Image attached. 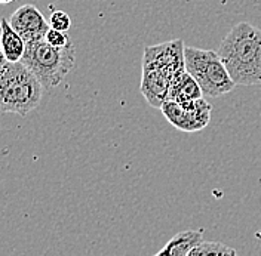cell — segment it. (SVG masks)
<instances>
[{"label":"cell","mask_w":261,"mask_h":256,"mask_svg":"<svg viewBox=\"0 0 261 256\" xmlns=\"http://www.w3.org/2000/svg\"><path fill=\"white\" fill-rule=\"evenodd\" d=\"M218 53L236 86L261 84V29L236 24L221 40Z\"/></svg>","instance_id":"obj_1"},{"label":"cell","mask_w":261,"mask_h":256,"mask_svg":"<svg viewBox=\"0 0 261 256\" xmlns=\"http://www.w3.org/2000/svg\"><path fill=\"white\" fill-rule=\"evenodd\" d=\"M43 84L22 63H8L0 76V111L27 116L39 107Z\"/></svg>","instance_id":"obj_2"},{"label":"cell","mask_w":261,"mask_h":256,"mask_svg":"<svg viewBox=\"0 0 261 256\" xmlns=\"http://www.w3.org/2000/svg\"><path fill=\"white\" fill-rule=\"evenodd\" d=\"M22 64L29 67L45 89H54L67 77L76 63L73 42L65 48H54L45 39L27 43Z\"/></svg>","instance_id":"obj_3"},{"label":"cell","mask_w":261,"mask_h":256,"mask_svg":"<svg viewBox=\"0 0 261 256\" xmlns=\"http://www.w3.org/2000/svg\"><path fill=\"white\" fill-rule=\"evenodd\" d=\"M184 60L186 71L197 81L205 96L217 98L234 89L236 83L228 74L218 52L186 46Z\"/></svg>","instance_id":"obj_4"},{"label":"cell","mask_w":261,"mask_h":256,"mask_svg":"<svg viewBox=\"0 0 261 256\" xmlns=\"http://www.w3.org/2000/svg\"><path fill=\"white\" fill-rule=\"evenodd\" d=\"M166 120L182 132H197L206 128L211 120L212 105L200 98L189 104H178L166 99L161 107Z\"/></svg>","instance_id":"obj_5"},{"label":"cell","mask_w":261,"mask_h":256,"mask_svg":"<svg viewBox=\"0 0 261 256\" xmlns=\"http://www.w3.org/2000/svg\"><path fill=\"white\" fill-rule=\"evenodd\" d=\"M184 48V42L179 39L156 46H148L144 49L143 65L161 70L172 80H175L179 74L186 71Z\"/></svg>","instance_id":"obj_6"},{"label":"cell","mask_w":261,"mask_h":256,"mask_svg":"<svg viewBox=\"0 0 261 256\" xmlns=\"http://www.w3.org/2000/svg\"><path fill=\"white\" fill-rule=\"evenodd\" d=\"M9 24L24 40L25 43H32L45 39L46 33L50 29L49 21L34 5H22L12 14Z\"/></svg>","instance_id":"obj_7"},{"label":"cell","mask_w":261,"mask_h":256,"mask_svg":"<svg viewBox=\"0 0 261 256\" xmlns=\"http://www.w3.org/2000/svg\"><path fill=\"white\" fill-rule=\"evenodd\" d=\"M0 45L8 63H21L25 53V40L12 29L8 19H0Z\"/></svg>","instance_id":"obj_8"},{"label":"cell","mask_w":261,"mask_h":256,"mask_svg":"<svg viewBox=\"0 0 261 256\" xmlns=\"http://www.w3.org/2000/svg\"><path fill=\"white\" fill-rule=\"evenodd\" d=\"M200 98H203V92H202L200 86L197 84V81L187 71L179 74L174 80L171 89H169V95H168L169 101H174L178 104H189V102L197 101Z\"/></svg>","instance_id":"obj_9"},{"label":"cell","mask_w":261,"mask_h":256,"mask_svg":"<svg viewBox=\"0 0 261 256\" xmlns=\"http://www.w3.org/2000/svg\"><path fill=\"white\" fill-rule=\"evenodd\" d=\"M203 240L202 231L187 230L175 234L171 240L165 244L162 250L168 256H189Z\"/></svg>","instance_id":"obj_10"},{"label":"cell","mask_w":261,"mask_h":256,"mask_svg":"<svg viewBox=\"0 0 261 256\" xmlns=\"http://www.w3.org/2000/svg\"><path fill=\"white\" fill-rule=\"evenodd\" d=\"M189 256H239L234 249L217 241H202Z\"/></svg>","instance_id":"obj_11"},{"label":"cell","mask_w":261,"mask_h":256,"mask_svg":"<svg viewBox=\"0 0 261 256\" xmlns=\"http://www.w3.org/2000/svg\"><path fill=\"white\" fill-rule=\"evenodd\" d=\"M49 27L67 33L71 27V18L64 11H54L49 16Z\"/></svg>","instance_id":"obj_12"},{"label":"cell","mask_w":261,"mask_h":256,"mask_svg":"<svg viewBox=\"0 0 261 256\" xmlns=\"http://www.w3.org/2000/svg\"><path fill=\"white\" fill-rule=\"evenodd\" d=\"M45 42L54 48H65L71 43V39L68 37L67 33L55 30V29H49L45 36Z\"/></svg>","instance_id":"obj_13"},{"label":"cell","mask_w":261,"mask_h":256,"mask_svg":"<svg viewBox=\"0 0 261 256\" xmlns=\"http://www.w3.org/2000/svg\"><path fill=\"white\" fill-rule=\"evenodd\" d=\"M6 64H8V60H6V56H5V53H3V49H2V45H0V76H2V73H3Z\"/></svg>","instance_id":"obj_14"},{"label":"cell","mask_w":261,"mask_h":256,"mask_svg":"<svg viewBox=\"0 0 261 256\" xmlns=\"http://www.w3.org/2000/svg\"><path fill=\"white\" fill-rule=\"evenodd\" d=\"M14 0H0V5H8V3H12Z\"/></svg>","instance_id":"obj_15"},{"label":"cell","mask_w":261,"mask_h":256,"mask_svg":"<svg viewBox=\"0 0 261 256\" xmlns=\"http://www.w3.org/2000/svg\"><path fill=\"white\" fill-rule=\"evenodd\" d=\"M153 256H168V255H166V253H165L163 250H161L159 253H156V255H153Z\"/></svg>","instance_id":"obj_16"}]
</instances>
